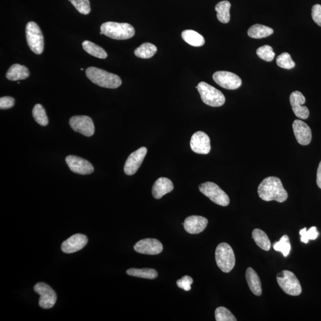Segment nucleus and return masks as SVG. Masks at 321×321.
Masks as SVG:
<instances>
[{"instance_id": "ddd939ff", "label": "nucleus", "mask_w": 321, "mask_h": 321, "mask_svg": "<svg viewBox=\"0 0 321 321\" xmlns=\"http://www.w3.org/2000/svg\"><path fill=\"white\" fill-rule=\"evenodd\" d=\"M134 249L139 253L156 255L162 252L163 246L157 239H145L135 244Z\"/></svg>"}, {"instance_id": "4c0bfd02", "label": "nucleus", "mask_w": 321, "mask_h": 321, "mask_svg": "<svg viewBox=\"0 0 321 321\" xmlns=\"http://www.w3.org/2000/svg\"><path fill=\"white\" fill-rule=\"evenodd\" d=\"M15 101L10 96H3L0 98V108L1 110H7L13 107Z\"/></svg>"}, {"instance_id": "2eb2a0df", "label": "nucleus", "mask_w": 321, "mask_h": 321, "mask_svg": "<svg viewBox=\"0 0 321 321\" xmlns=\"http://www.w3.org/2000/svg\"><path fill=\"white\" fill-rule=\"evenodd\" d=\"M190 145L192 150L196 154L207 155L211 151L210 139L205 132L199 131L194 133Z\"/></svg>"}, {"instance_id": "c756f323", "label": "nucleus", "mask_w": 321, "mask_h": 321, "mask_svg": "<svg viewBox=\"0 0 321 321\" xmlns=\"http://www.w3.org/2000/svg\"><path fill=\"white\" fill-rule=\"evenodd\" d=\"M32 115L35 120L39 125L47 126L48 119L43 106L39 104H36L33 108Z\"/></svg>"}, {"instance_id": "20e7f679", "label": "nucleus", "mask_w": 321, "mask_h": 321, "mask_svg": "<svg viewBox=\"0 0 321 321\" xmlns=\"http://www.w3.org/2000/svg\"><path fill=\"white\" fill-rule=\"evenodd\" d=\"M198 90L202 101L211 107H219L225 104L226 98L223 93L216 87L202 81L198 85Z\"/></svg>"}, {"instance_id": "a211bd4d", "label": "nucleus", "mask_w": 321, "mask_h": 321, "mask_svg": "<svg viewBox=\"0 0 321 321\" xmlns=\"http://www.w3.org/2000/svg\"><path fill=\"white\" fill-rule=\"evenodd\" d=\"M294 134L297 141L301 145H308L312 141L311 129L307 123L302 120H296L293 123Z\"/></svg>"}, {"instance_id": "c9c22d12", "label": "nucleus", "mask_w": 321, "mask_h": 321, "mask_svg": "<svg viewBox=\"0 0 321 321\" xmlns=\"http://www.w3.org/2000/svg\"><path fill=\"white\" fill-rule=\"evenodd\" d=\"M80 13L88 14L90 11L89 0H69Z\"/></svg>"}, {"instance_id": "473e14b6", "label": "nucleus", "mask_w": 321, "mask_h": 321, "mask_svg": "<svg viewBox=\"0 0 321 321\" xmlns=\"http://www.w3.org/2000/svg\"><path fill=\"white\" fill-rule=\"evenodd\" d=\"M276 63L281 68L292 69L295 67V63L289 53H283L277 57Z\"/></svg>"}, {"instance_id": "b1692460", "label": "nucleus", "mask_w": 321, "mask_h": 321, "mask_svg": "<svg viewBox=\"0 0 321 321\" xmlns=\"http://www.w3.org/2000/svg\"><path fill=\"white\" fill-rule=\"evenodd\" d=\"M274 33V30L268 26L256 24L248 30L247 34L249 37L254 39H260L267 37Z\"/></svg>"}, {"instance_id": "423d86ee", "label": "nucleus", "mask_w": 321, "mask_h": 321, "mask_svg": "<svg viewBox=\"0 0 321 321\" xmlns=\"http://www.w3.org/2000/svg\"><path fill=\"white\" fill-rule=\"evenodd\" d=\"M26 37L28 46L32 52L41 54L44 47V36L39 26L34 22H29L26 26Z\"/></svg>"}, {"instance_id": "f257e3e1", "label": "nucleus", "mask_w": 321, "mask_h": 321, "mask_svg": "<svg viewBox=\"0 0 321 321\" xmlns=\"http://www.w3.org/2000/svg\"><path fill=\"white\" fill-rule=\"evenodd\" d=\"M260 198L265 201H275L282 203L288 198V193L284 188L279 178L268 177L260 183L257 188Z\"/></svg>"}, {"instance_id": "a878e982", "label": "nucleus", "mask_w": 321, "mask_h": 321, "mask_svg": "<svg viewBox=\"0 0 321 321\" xmlns=\"http://www.w3.org/2000/svg\"><path fill=\"white\" fill-rule=\"evenodd\" d=\"M252 238L256 244L262 249L268 251L271 249V241L266 233L262 230L255 229L252 232Z\"/></svg>"}, {"instance_id": "f8f14e48", "label": "nucleus", "mask_w": 321, "mask_h": 321, "mask_svg": "<svg viewBox=\"0 0 321 321\" xmlns=\"http://www.w3.org/2000/svg\"><path fill=\"white\" fill-rule=\"evenodd\" d=\"M66 162L71 170L75 173L87 175L92 173L94 168L88 160L75 156L66 157Z\"/></svg>"}, {"instance_id": "2f4dec72", "label": "nucleus", "mask_w": 321, "mask_h": 321, "mask_svg": "<svg viewBox=\"0 0 321 321\" xmlns=\"http://www.w3.org/2000/svg\"><path fill=\"white\" fill-rule=\"evenodd\" d=\"M256 54L260 59L268 62H272L275 56L272 48L268 45H263L257 48Z\"/></svg>"}, {"instance_id": "6e6552de", "label": "nucleus", "mask_w": 321, "mask_h": 321, "mask_svg": "<svg viewBox=\"0 0 321 321\" xmlns=\"http://www.w3.org/2000/svg\"><path fill=\"white\" fill-rule=\"evenodd\" d=\"M200 192L208 197L215 204L226 207L230 204V199L227 193L216 183L208 181L200 184Z\"/></svg>"}, {"instance_id": "7c9ffc66", "label": "nucleus", "mask_w": 321, "mask_h": 321, "mask_svg": "<svg viewBox=\"0 0 321 321\" xmlns=\"http://www.w3.org/2000/svg\"><path fill=\"white\" fill-rule=\"evenodd\" d=\"M274 249L283 253L284 257L289 256L291 250V244L288 236L284 235L280 240L274 244Z\"/></svg>"}, {"instance_id": "aec40b11", "label": "nucleus", "mask_w": 321, "mask_h": 321, "mask_svg": "<svg viewBox=\"0 0 321 321\" xmlns=\"http://www.w3.org/2000/svg\"><path fill=\"white\" fill-rule=\"evenodd\" d=\"M173 189V183L170 180L165 177H160L154 184L153 195L154 198L160 199L166 194L171 192Z\"/></svg>"}, {"instance_id": "f3484780", "label": "nucleus", "mask_w": 321, "mask_h": 321, "mask_svg": "<svg viewBox=\"0 0 321 321\" xmlns=\"http://www.w3.org/2000/svg\"><path fill=\"white\" fill-rule=\"evenodd\" d=\"M88 239L85 235L76 234L67 239L62 244V250L66 253H72L82 249Z\"/></svg>"}, {"instance_id": "f03ea898", "label": "nucleus", "mask_w": 321, "mask_h": 321, "mask_svg": "<svg viewBox=\"0 0 321 321\" xmlns=\"http://www.w3.org/2000/svg\"><path fill=\"white\" fill-rule=\"evenodd\" d=\"M86 75L92 82L105 88L116 89L122 83V80L119 76L95 67L87 68Z\"/></svg>"}, {"instance_id": "bb28decb", "label": "nucleus", "mask_w": 321, "mask_h": 321, "mask_svg": "<svg viewBox=\"0 0 321 321\" xmlns=\"http://www.w3.org/2000/svg\"><path fill=\"white\" fill-rule=\"evenodd\" d=\"M82 47L86 53L97 58L105 59L108 56L107 53L102 48L89 41H83Z\"/></svg>"}, {"instance_id": "cd10ccee", "label": "nucleus", "mask_w": 321, "mask_h": 321, "mask_svg": "<svg viewBox=\"0 0 321 321\" xmlns=\"http://www.w3.org/2000/svg\"><path fill=\"white\" fill-rule=\"evenodd\" d=\"M126 273L133 277L154 280L158 277V272L155 269L150 268L136 269L131 268L126 271Z\"/></svg>"}, {"instance_id": "5701e85b", "label": "nucleus", "mask_w": 321, "mask_h": 321, "mask_svg": "<svg viewBox=\"0 0 321 321\" xmlns=\"http://www.w3.org/2000/svg\"><path fill=\"white\" fill-rule=\"evenodd\" d=\"M183 40L193 47H202L205 44V39L201 34L193 30H185L181 33Z\"/></svg>"}, {"instance_id": "c85d7f7f", "label": "nucleus", "mask_w": 321, "mask_h": 321, "mask_svg": "<svg viewBox=\"0 0 321 321\" xmlns=\"http://www.w3.org/2000/svg\"><path fill=\"white\" fill-rule=\"evenodd\" d=\"M157 48L156 45L151 43H144L136 48L135 54L139 58L150 59L156 54Z\"/></svg>"}, {"instance_id": "4468645a", "label": "nucleus", "mask_w": 321, "mask_h": 321, "mask_svg": "<svg viewBox=\"0 0 321 321\" xmlns=\"http://www.w3.org/2000/svg\"><path fill=\"white\" fill-rule=\"evenodd\" d=\"M147 154V148L142 147L130 154L124 166L125 174L128 175L135 174L143 162Z\"/></svg>"}, {"instance_id": "412c9836", "label": "nucleus", "mask_w": 321, "mask_h": 321, "mask_svg": "<svg viewBox=\"0 0 321 321\" xmlns=\"http://www.w3.org/2000/svg\"><path fill=\"white\" fill-rule=\"evenodd\" d=\"M246 279L248 286L254 295H262V285L260 278L256 271L252 268H248L246 271Z\"/></svg>"}, {"instance_id": "4be33fe9", "label": "nucleus", "mask_w": 321, "mask_h": 321, "mask_svg": "<svg viewBox=\"0 0 321 321\" xmlns=\"http://www.w3.org/2000/svg\"><path fill=\"white\" fill-rule=\"evenodd\" d=\"M29 72L25 66L19 64L12 65L6 74V78L11 81L24 80L28 78Z\"/></svg>"}, {"instance_id": "58836bf2", "label": "nucleus", "mask_w": 321, "mask_h": 321, "mask_svg": "<svg viewBox=\"0 0 321 321\" xmlns=\"http://www.w3.org/2000/svg\"><path fill=\"white\" fill-rule=\"evenodd\" d=\"M312 17L318 25L321 27V5H314L312 8Z\"/></svg>"}, {"instance_id": "dca6fc26", "label": "nucleus", "mask_w": 321, "mask_h": 321, "mask_svg": "<svg viewBox=\"0 0 321 321\" xmlns=\"http://www.w3.org/2000/svg\"><path fill=\"white\" fill-rule=\"evenodd\" d=\"M290 102L292 110L296 117L303 120L307 119L310 111L306 106H302L306 102L305 97L301 92L295 91L291 93Z\"/></svg>"}, {"instance_id": "1a4fd4ad", "label": "nucleus", "mask_w": 321, "mask_h": 321, "mask_svg": "<svg viewBox=\"0 0 321 321\" xmlns=\"http://www.w3.org/2000/svg\"><path fill=\"white\" fill-rule=\"evenodd\" d=\"M34 291L40 296L39 305L42 308H52L57 301V295L50 286L44 283H38L34 286Z\"/></svg>"}, {"instance_id": "393cba45", "label": "nucleus", "mask_w": 321, "mask_h": 321, "mask_svg": "<svg viewBox=\"0 0 321 321\" xmlns=\"http://www.w3.org/2000/svg\"><path fill=\"white\" fill-rule=\"evenodd\" d=\"M230 8H231V4L228 1H221L216 5L215 10L217 11V19L220 22L223 23L229 22Z\"/></svg>"}, {"instance_id": "72a5a7b5", "label": "nucleus", "mask_w": 321, "mask_h": 321, "mask_svg": "<svg viewBox=\"0 0 321 321\" xmlns=\"http://www.w3.org/2000/svg\"><path fill=\"white\" fill-rule=\"evenodd\" d=\"M217 321H236L235 317L229 310L225 307H219L215 312Z\"/></svg>"}, {"instance_id": "9b49d317", "label": "nucleus", "mask_w": 321, "mask_h": 321, "mask_svg": "<svg viewBox=\"0 0 321 321\" xmlns=\"http://www.w3.org/2000/svg\"><path fill=\"white\" fill-rule=\"evenodd\" d=\"M213 80L216 83L223 88L235 90L241 87L242 81L240 77L232 72L219 71L213 75Z\"/></svg>"}, {"instance_id": "6ab92c4d", "label": "nucleus", "mask_w": 321, "mask_h": 321, "mask_svg": "<svg viewBox=\"0 0 321 321\" xmlns=\"http://www.w3.org/2000/svg\"><path fill=\"white\" fill-rule=\"evenodd\" d=\"M208 221L206 218L198 216H192L186 218L183 223L184 229L189 234L201 233L206 229Z\"/></svg>"}, {"instance_id": "e433bc0d", "label": "nucleus", "mask_w": 321, "mask_h": 321, "mask_svg": "<svg viewBox=\"0 0 321 321\" xmlns=\"http://www.w3.org/2000/svg\"><path fill=\"white\" fill-rule=\"evenodd\" d=\"M193 283V280L192 277L185 275L180 280L177 281V285L179 288L185 291H189L191 289V285Z\"/></svg>"}, {"instance_id": "9d476101", "label": "nucleus", "mask_w": 321, "mask_h": 321, "mask_svg": "<svg viewBox=\"0 0 321 321\" xmlns=\"http://www.w3.org/2000/svg\"><path fill=\"white\" fill-rule=\"evenodd\" d=\"M70 126L75 132L90 137L94 134L95 127L91 118L86 116H75L69 120Z\"/></svg>"}, {"instance_id": "7ed1b4c3", "label": "nucleus", "mask_w": 321, "mask_h": 321, "mask_svg": "<svg viewBox=\"0 0 321 321\" xmlns=\"http://www.w3.org/2000/svg\"><path fill=\"white\" fill-rule=\"evenodd\" d=\"M101 31L108 37L117 40L131 38L135 33V28L130 24L113 22L103 23L101 26Z\"/></svg>"}, {"instance_id": "0eeeda50", "label": "nucleus", "mask_w": 321, "mask_h": 321, "mask_svg": "<svg viewBox=\"0 0 321 321\" xmlns=\"http://www.w3.org/2000/svg\"><path fill=\"white\" fill-rule=\"evenodd\" d=\"M277 280L280 288L287 295L299 296L302 293L299 281L292 272L284 270L277 275Z\"/></svg>"}, {"instance_id": "39448f33", "label": "nucleus", "mask_w": 321, "mask_h": 321, "mask_svg": "<svg viewBox=\"0 0 321 321\" xmlns=\"http://www.w3.org/2000/svg\"><path fill=\"white\" fill-rule=\"evenodd\" d=\"M216 260L217 266L224 272L228 273L234 268L236 259L231 246L226 243H222L217 247Z\"/></svg>"}, {"instance_id": "ea45409f", "label": "nucleus", "mask_w": 321, "mask_h": 321, "mask_svg": "<svg viewBox=\"0 0 321 321\" xmlns=\"http://www.w3.org/2000/svg\"><path fill=\"white\" fill-rule=\"evenodd\" d=\"M317 183L318 186L321 189V161L320 163L319 168H318Z\"/></svg>"}, {"instance_id": "f704fd0d", "label": "nucleus", "mask_w": 321, "mask_h": 321, "mask_svg": "<svg viewBox=\"0 0 321 321\" xmlns=\"http://www.w3.org/2000/svg\"><path fill=\"white\" fill-rule=\"evenodd\" d=\"M299 234L301 236V241L305 243H308L310 240H316L319 236L316 227H312L308 231L307 228L303 229L300 231Z\"/></svg>"}]
</instances>
